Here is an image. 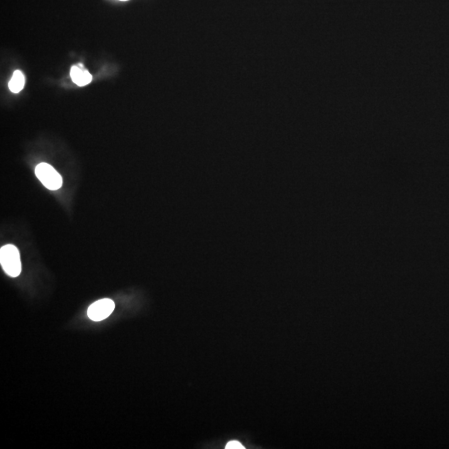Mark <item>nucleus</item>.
Listing matches in <instances>:
<instances>
[{
  "label": "nucleus",
  "instance_id": "nucleus-4",
  "mask_svg": "<svg viewBox=\"0 0 449 449\" xmlns=\"http://www.w3.org/2000/svg\"><path fill=\"white\" fill-rule=\"evenodd\" d=\"M70 76L75 84L79 87L86 86L92 82V75L87 70L84 69L82 65H75L72 66L70 70Z\"/></svg>",
  "mask_w": 449,
  "mask_h": 449
},
{
  "label": "nucleus",
  "instance_id": "nucleus-7",
  "mask_svg": "<svg viewBox=\"0 0 449 449\" xmlns=\"http://www.w3.org/2000/svg\"><path fill=\"white\" fill-rule=\"evenodd\" d=\"M120 1H127V0H120Z\"/></svg>",
  "mask_w": 449,
  "mask_h": 449
},
{
  "label": "nucleus",
  "instance_id": "nucleus-1",
  "mask_svg": "<svg viewBox=\"0 0 449 449\" xmlns=\"http://www.w3.org/2000/svg\"><path fill=\"white\" fill-rule=\"evenodd\" d=\"M0 263L6 274L11 277H17L21 273L22 265L20 254L13 244H6L0 249Z\"/></svg>",
  "mask_w": 449,
  "mask_h": 449
},
{
  "label": "nucleus",
  "instance_id": "nucleus-6",
  "mask_svg": "<svg viewBox=\"0 0 449 449\" xmlns=\"http://www.w3.org/2000/svg\"><path fill=\"white\" fill-rule=\"evenodd\" d=\"M225 449H244V447L239 442L232 440L226 444Z\"/></svg>",
  "mask_w": 449,
  "mask_h": 449
},
{
  "label": "nucleus",
  "instance_id": "nucleus-2",
  "mask_svg": "<svg viewBox=\"0 0 449 449\" xmlns=\"http://www.w3.org/2000/svg\"><path fill=\"white\" fill-rule=\"evenodd\" d=\"M35 174L42 184L51 191H57L62 187V178L61 175L47 163H40L35 168Z\"/></svg>",
  "mask_w": 449,
  "mask_h": 449
},
{
  "label": "nucleus",
  "instance_id": "nucleus-3",
  "mask_svg": "<svg viewBox=\"0 0 449 449\" xmlns=\"http://www.w3.org/2000/svg\"><path fill=\"white\" fill-rule=\"evenodd\" d=\"M114 309V302L112 299H99L90 305L87 309V316L93 321H102L110 316Z\"/></svg>",
  "mask_w": 449,
  "mask_h": 449
},
{
  "label": "nucleus",
  "instance_id": "nucleus-5",
  "mask_svg": "<svg viewBox=\"0 0 449 449\" xmlns=\"http://www.w3.org/2000/svg\"><path fill=\"white\" fill-rule=\"evenodd\" d=\"M25 84L24 75L19 70H16L12 74V78L8 83L10 91L13 93H17L23 88Z\"/></svg>",
  "mask_w": 449,
  "mask_h": 449
}]
</instances>
